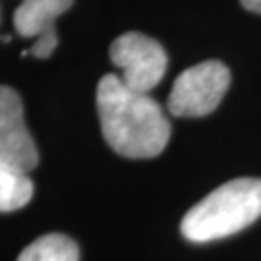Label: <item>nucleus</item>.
<instances>
[{"mask_svg":"<svg viewBox=\"0 0 261 261\" xmlns=\"http://www.w3.org/2000/svg\"><path fill=\"white\" fill-rule=\"evenodd\" d=\"M230 85V70L221 60H205L184 70L170 89L167 109L172 116L199 118L219 107Z\"/></svg>","mask_w":261,"mask_h":261,"instance_id":"7ed1b4c3","label":"nucleus"},{"mask_svg":"<svg viewBox=\"0 0 261 261\" xmlns=\"http://www.w3.org/2000/svg\"><path fill=\"white\" fill-rule=\"evenodd\" d=\"M0 159L25 174L39 165V151L25 126L21 97L8 85H0Z\"/></svg>","mask_w":261,"mask_h":261,"instance_id":"39448f33","label":"nucleus"},{"mask_svg":"<svg viewBox=\"0 0 261 261\" xmlns=\"http://www.w3.org/2000/svg\"><path fill=\"white\" fill-rule=\"evenodd\" d=\"M112 64L120 70L122 84L138 93H149L167 72L168 58L155 39L138 31H128L111 45Z\"/></svg>","mask_w":261,"mask_h":261,"instance_id":"20e7f679","label":"nucleus"},{"mask_svg":"<svg viewBox=\"0 0 261 261\" xmlns=\"http://www.w3.org/2000/svg\"><path fill=\"white\" fill-rule=\"evenodd\" d=\"M74 0H21L14 12V28L19 37L35 39L28 55L45 60L58 47L56 18L72 8Z\"/></svg>","mask_w":261,"mask_h":261,"instance_id":"423d86ee","label":"nucleus"},{"mask_svg":"<svg viewBox=\"0 0 261 261\" xmlns=\"http://www.w3.org/2000/svg\"><path fill=\"white\" fill-rule=\"evenodd\" d=\"M18 261H80V248L70 236L50 232L29 244Z\"/></svg>","mask_w":261,"mask_h":261,"instance_id":"6e6552de","label":"nucleus"},{"mask_svg":"<svg viewBox=\"0 0 261 261\" xmlns=\"http://www.w3.org/2000/svg\"><path fill=\"white\" fill-rule=\"evenodd\" d=\"M244 8H248L250 12H255V14H261V0H240Z\"/></svg>","mask_w":261,"mask_h":261,"instance_id":"1a4fd4ad","label":"nucleus"},{"mask_svg":"<svg viewBox=\"0 0 261 261\" xmlns=\"http://www.w3.org/2000/svg\"><path fill=\"white\" fill-rule=\"evenodd\" d=\"M33 197L31 178L0 159V213H12L25 207Z\"/></svg>","mask_w":261,"mask_h":261,"instance_id":"0eeeda50","label":"nucleus"},{"mask_svg":"<svg viewBox=\"0 0 261 261\" xmlns=\"http://www.w3.org/2000/svg\"><path fill=\"white\" fill-rule=\"evenodd\" d=\"M0 41H2V43H8V41H12V37H8V35H2V37H0Z\"/></svg>","mask_w":261,"mask_h":261,"instance_id":"9d476101","label":"nucleus"},{"mask_svg":"<svg viewBox=\"0 0 261 261\" xmlns=\"http://www.w3.org/2000/svg\"><path fill=\"white\" fill-rule=\"evenodd\" d=\"M261 217V180L236 178L213 190L182 219V236L194 244L221 240Z\"/></svg>","mask_w":261,"mask_h":261,"instance_id":"f03ea898","label":"nucleus"},{"mask_svg":"<svg viewBox=\"0 0 261 261\" xmlns=\"http://www.w3.org/2000/svg\"><path fill=\"white\" fill-rule=\"evenodd\" d=\"M97 111L105 141L128 159L161 155L170 140V122L149 93H138L107 74L97 85Z\"/></svg>","mask_w":261,"mask_h":261,"instance_id":"f257e3e1","label":"nucleus"}]
</instances>
